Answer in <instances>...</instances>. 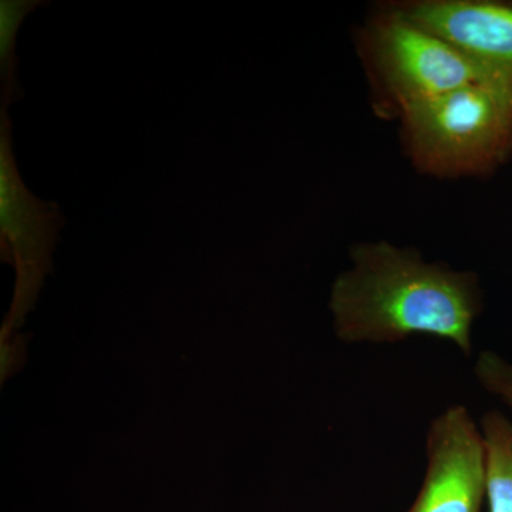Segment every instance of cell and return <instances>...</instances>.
I'll list each match as a JSON object with an SVG mask.
<instances>
[{"instance_id":"cell-2","label":"cell","mask_w":512,"mask_h":512,"mask_svg":"<svg viewBox=\"0 0 512 512\" xmlns=\"http://www.w3.org/2000/svg\"><path fill=\"white\" fill-rule=\"evenodd\" d=\"M399 120L407 156L431 177H484L512 160V87L504 84H471Z\"/></svg>"},{"instance_id":"cell-3","label":"cell","mask_w":512,"mask_h":512,"mask_svg":"<svg viewBox=\"0 0 512 512\" xmlns=\"http://www.w3.org/2000/svg\"><path fill=\"white\" fill-rule=\"evenodd\" d=\"M360 55L376 92V109L399 119L416 104L471 84L498 83L466 53L413 22L396 6H384L360 32Z\"/></svg>"},{"instance_id":"cell-9","label":"cell","mask_w":512,"mask_h":512,"mask_svg":"<svg viewBox=\"0 0 512 512\" xmlns=\"http://www.w3.org/2000/svg\"><path fill=\"white\" fill-rule=\"evenodd\" d=\"M37 2L28 0H2L0 2V69L2 79L10 82L13 69V49L20 23Z\"/></svg>"},{"instance_id":"cell-1","label":"cell","mask_w":512,"mask_h":512,"mask_svg":"<svg viewBox=\"0 0 512 512\" xmlns=\"http://www.w3.org/2000/svg\"><path fill=\"white\" fill-rule=\"evenodd\" d=\"M352 266L335 279L330 311L346 343L393 345L423 335L473 353V328L483 312L476 274L386 241L350 249Z\"/></svg>"},{"instance_id":"cell-5","label":"cell","mask_w":512,"mask_h":512,"mask_svg":"<svg viewBox=\"0 0 512 512\" xmlns=\"http://www.w3.org/2000/svg\"><path fill=\"white\" fill-rule=\"evenodd\" d=\"M394 6L512 86V2L412 0Z\"/></svg>"},{"instance_id":"cell-4","label":"cell","mask_w":512,"mask_h":512,"mask_svg":"<svg viewBox=\"0 0 512 512\" xmlns=\"http://www.w3.org/2000/svg\"><path fill=\"white\" fill-rule=\"evenodd\" d=\"M485 501L480 424L466 406L453 404L431 420L423 484L407 512H483Z\"/></svg>"},{"instance_id":"cell-8","label":"cell","mask_w":512,"mask_h":512,"mask_svg":"<svg viewBox=\"0 0 512 512\" xmlns=\"http://www.w3.org/2000/svg\"><path fill=\"white\" fill-rule=\"evenodd\" d=\"M478 384L512 412V363L493 350L478 353L474 363Z\"/></svg>"},{"instance_id":"cell-7","label":"cell","mask_w":512,"mask_h":512,"mask_svg":"<svg viewBox=\"0 0 512 512\" xmlns=\"http://www.w3.org/2000/svg\"><path fill=\"white\" fill-rule=\"evenodd\" d=\"M488 511L512 512V420L500 410L481 417Z\"/></svg>"},{"instance_id":"cell-6","label":"cell","mask_w":512,"mask_h":512,"mask_svg":"<svg viewBox=\"0 0 512 512\" xmlns=\"http://www.w3.org/2000/svg\"><path fill=\"white\" fill-rule=\"evenodd\" d=\"M60 222L59 211L49 202L37 200L20 180L10 150L9 123L2 110L0 133V232L6 255H13L19 278L30 286L39 276L42 264L53 247ZM22 286V288H23ZM20 288V291H22Z\"/></svg>"}]
</instances>
